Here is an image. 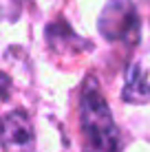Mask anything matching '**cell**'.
Wrapping results in <instances>:
<instances>
[{
	"label": "cell",
	"instance_id": "obj_1",
	"mask_svg": "<svg viewBox=\"0 0 150 152\" xmlns=\"http://www.w3.org/2000/svg\"><path fill=\"white\" fill-rule=\"evenodd\" d=\"M80 124L91 150L95 152H117V126L113 121V113L102 97L97 82L89 77L82 88L80 99Z\"/></svg>",
	"mask_w": 150,
	"mask_h": 152
},
{
	"label": "cell",
	"instance_id": "obj_5",
	"mask_svg": "<svg viewBox=\"0 0 150 152\" xmlns=\"http://www.w3.org/2000/svg\"><path fill=\"white\" fill-rule=\"evenodd\" d=\"M22 2L24 0H4V11H7V15H9V11H11V4H13V15L20 11V7H22Z\"/></svg>",
	"mask_w": 150,
	"mask_h": 152
},
{
	"label": "cell",
	"instance_id": "obj_4",
	"mask_svg": "<svg viewBox=\"0 0 150 152\" xmlns=\"http://www.w3.org/2000/svg\"><path fill=\"white\" fill-rule=\"evenodd\" d=\"M121 99L128 104H148L150 102V82L141 64H132L126 71V84L121 88Z\"/></svg>",
	"mask_w": 150,
	"mask_h": 152
},
{
	"label": "cell",
	"instance_id": "obj_3",
	"mask_svg": "<svg viewBox=\"0 0 150 152\" xmlns=\"http://www.w3.org/2000/svg\"><path fill=\"white\" fill-rule=\"evenodd\" d=\"M2 150L4 152H35V132L27 113L11 110L4 115Z\"/></svg>",
	"mask_w": 150,
	"mask_h": 152
},
{
	"label": "cell",
	"instance_id": "obj_2",
	"mask_svg": "<svg viewBox=\"0 0 150 152\" xmlns=\"http://www.w3.org/2000/svg\"><path fill=\"white\" fill-rule=\"evenodd\" d=\"M100 33L110 42H135L139 38V15L130 0H110L100 15Z\"/></svg>",
	"mask_w": 150,
	"mask_h": 152
},
{
	"label": "cell",
	"instance_id": "obj_6",
	"mask_svg": "<svg viewBox=\"0 0 150 152\" xmlns=\"http://www.w3.org/2000/svg\"><path fill=\"white\" fill-rule=\"evenodd\" d=\"M91 152H95V150H91Z\"/></svg>",
	"mask_w": 150,
	"mask_h": 152
}]
</instances>
